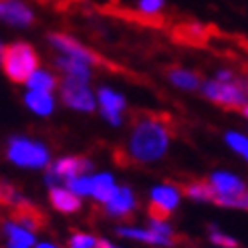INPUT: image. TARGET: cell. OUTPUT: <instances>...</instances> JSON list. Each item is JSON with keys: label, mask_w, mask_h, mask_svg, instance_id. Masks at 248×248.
I'll use <instances>...</instances> for the list:
<instances>
[{"label": "cell", "mask_w": 248, "mask_h": 248, "mask_svg": "<svg viewBox=\"0 0 248 248\" xmlns=\"http://www.w3.org/2000/svg\"><path fill=\"white\" fill-rule=\"evenodd\" d=\"M214 79H218V81H234L236 79V73L230 71V69H218Z\"/></svg>", "instance_id": "30"}, {"label": "cell", "mask_w": 248, "mask_h": 248, "mask_svg": "<svg viewBox=\"0 0 248 248\" xmlns=\"http://www.w3.org/2000/svg\"><path fill=\"white\" fill-rule=\"evenodd\" d=\"M8 159L22 168H45L48 164V150L39 141L15 138L8 145Z\"/></svg>", "instance_id": "4"}, {"label": "cell", "mask_w": 248, "mask_h": 248, "mask_svg": "<svg viewBox=\"0 0 248 248\" xmlns=\"http://www.w3.org/2000/svg\"><path fill=\"white\" fill-rule=\"evenodd\" d=\"M186 196H190L192 200H198V202H214L216 192L210 186V182H194L186 186Z\"/></svg>", "instance_id": "22"}, {"label": "cell", "mask_w": 248, "mask_h": 248, "mask_svg": "<svg viewBox=\"0 0 248 248\" xmlns=\"http://www.w3.org/2000/svg\"><path fill=\"white\" fill-rule=\"evenodd\" d=\"M97 103H99V109H101V115L109 123L119 125L121 111L125 109V97L113 89H109V87H101V89L97 91Z\"/></svg>", "instance_id": "10"}, {"label": "cell", "mask_w": 248, "mask_h": 248, "mask_svg": "<svg viewBox=\"0 0 248 248\" xmlns=\"http://www.w3.org/2000/svg\"><path fill=\"white\" fill-rule=\"evenodd\" d=\"M36 248H57L55 244H48V242H41V244H36Z\"/></svg>", "instance_id": "32"}, {"label": "cell", "mask_w": 248, "mask_h": 248, "mask_svg": "<svg viewBox=\"0 0 248 248\" xmlns=\"http://www.w3.org/2000/svg\"><path fill=\"white\" fill-rule=\"evenodd\" d=\"M119 188L115 186L113 178L109 176V173H99V176H93V192L91 196L95 200L103 202V204H109L113 198L117 196Z\"/></svg>", "instance_id": "16"}, {"label": "cell", "mask_w": 248, "mask_h": 248, "mask_svg": "<svg viewBox=\"0 0 248 248\" xmlns=\"http://www.w3.org/2000/svg\"><path fill=\"white\" fill-rule=\"evenodd\" d=\"M89 170H91L89 159H85V157H63V159H59L57 164H53V168H48L46 182L53 186L57 180H69V178L85 176Z\"/></svg>", "instance_id": "9"}, {"label": "cell", "mask_w": 248, "mask_h": 248, "mask_svg": "<svg viewBox=\"0 0 248 248\" xmlns=\"http://www.w3.org/2000/svg\"><path fill=\"white\" fill-rule=\"evenodd\" d=\"M15 220H16V224H20L22 228H27L31 232L43 226V214L27 204H20V208L15 212Z\"/></svg>", "instance_id": "21"}, {"label": "cell", "mask_w": 248, "mask_h": 248, "mask_svg": "<svg viewBox=\"0 0 248 248\" xmlns=\"http://www.w3.org/2000/svg\"><path fill=\"white\" fill-rule=\"evenodd\" d=\"M0 22L15 29H29L34 22V10L27 0H0Z\"/></svg>", "instance_id": "7"}, {"label": "cell", "mask_w": 248, "mask_h": 248, "mask_svg": "<svg viewBox=\"0 0 248 248\" xmlns=\"http://www.w3.org/2000/svg\"><path fill=\"white\" fill-rule=\"evenodd\" d=\"M2 53H4V45H2V41H0V61H2Z\"/></svg>", "instance_id": "33"}, {"label": "cell", "mask_w": 248, "mask_h": 248, "mask_svg": "<svg viewBox=\"0 0 248 248\" xmlns=\"http://www.w3.org/2000/svg\"><path fill=\"white\" fill-rule=\"evenodd\" d=\"M210 186L214 188L216 196H236L246 192V184L238 176L228 171H214L210 176Z\"/></svg>", "instance_id": "11"}, {"label": "cell", "mask_w": 248, "mask_h": 248, "mask_svg": "<svg viewBox=\"0 0 248 248\" xmlns=\"http://www.w3.org/2000/svg\"><path fill=\"white\" fill-rule=\"evenodd\" d=\"M121 236H127L133 240H141L147 244H155V246H173L171 236H164V234H157L154 230H141V228H119L117 230Z\"/></svg>", "instance_id": "17"}, {"label": "cell", "mask_w": 248, "mask_h": 248, "mask_svg": "<svg viewBox=\"0 0 248 248\" xmlns=\"http://www.w3.org/2000/svg\"><path fill=\"white\" fill-rule=\"evenodd\" d=\"M150 230H154L157 234H164V236H171V226L168 224V222H164V220L152 218L150 220Z\"/></svg>", "instance_id": "29"}, {"label": "cell", "mask_w": 248, "mask_h": 248, "mask_svg": "<svg viewBox=\"0 0 248 248\" xmlns=\"http://www.w3.org/2000/svg\"><path fill=\"white\" fill-rule=\"evenodd\" d=\"M202 93L206 99L214 101L222 107H236L242 109L248 105V95L242 87L240 77L234 81H218V79H208L202 83Z\"/></svg>", "instance_id": "3"}, {"label": "cell", "mask_w": 248, "mask_h": 248, "mask_svg": "<svg viewBox=\"0 0 248 248\" xmlns=\"http://www.w3.org/2000/svg\"><path fill=\"white\" fill-rule=\"evenodd\" d=\"M240 111H242V115H246V117H248V105H244Z\"/></svg>", "instance_id": "34"}, {"label": "cell", "mask_w": 248, "mask_h": 248, "mask_svg": "<svg viewBox=\"0 0 248 248\" xmlns=\"http://www.w3.org/2000/svg\"><path fill=\"white\" fill-rule=\"evenodd\" d=\"M214 204L224 206V208H238V210H248V190L236 196H216Z\"/></svg>", "instance_id": "26"}, {"label": "cell", "mask_w": 248, "mask_h": 248, "mask_svg": "<svg viewBox=\"0 0 248 248\" xmlns=\"http://www.w3.org/2000/svg\"><path fill=\"white\" fill-rule=\"evenodd\" d=\"M69 248H97V240L89 234H75L71 240H69Z\"/></svg>", "instance_id": "28"}, {"label": "cell", "mask_w": 248, "mask_h": 248, "mask_svg": "<svg viewBox=\"0 0 248 248\" xmlns=\"http://www.w3.org/2000/svg\"><path fill=\"white\" fill-rule=\"evenodd\" d=\"M29 87V91H43V93H53L57 87L61 85L57 81V77L53 75L51 71H45V69H36L32 75L29 77V81L24 83Z\"/></svg>", "instance_id": "20"}, {"label": "cell", "mask_w": 248, "mask_h": 248, "mask_svg": "<svg viewBox=\"0 0 248 248\" xmlns=\"http://www.w3.org/2000/svg\"><path fill=\"white\" fill-rule=\"evenodd\" d=\"M4 75L15 83H27L29 77L39 69V55L29 43H10L4 46L2 61H0Z\"/></svg>", "instance_id": "2"}, {"label": "cell", "mask_w": 248, "mask_h": 248, "mask_svg": "<svg viewBox=\"0 0 248 248\" xmlns=\"http://www.w3.org/2000/svg\"><path fill=\"white\" fill-rule=\"evenodd\" d=\"M24 103L27 107L36 115H51L53 109H55V99H53V93H43V91H29L24 95Z\"/></svg>", "instance_id": "15"}, {"label": "cell", "mask_w": 248, "mask_h": 248, "mask_svg": "<svg viewBox=\"0 0 248 248\" xmlns=\"http://www.w3.org/2000/svg\"><path fill=\"white\" fill-rule=\"evenodd\" d=\"M59 89H61V97H63L65 105H69L71 109L87 111V113H89V111H93L95 105H97L95 95L89 89V83L63 77V81H61V85H59Z\"/></svg>", "instance_id": "5"}, {"label": "cell", "mask_w": 248, "mask_h": 248, "mask_svg": "<svg viewBox=\"0 0 248 248\" xmlns=\"http://www.w3.org/2000/svg\"><path fill=\"white\" fill-rule=\"evenodd\" d=\"M166 4H168V0H135V10L141 16L155 18L166 10Z\"/></svg>", "instance_id": "23"}, {"label": "cell", "mask_w": 248, "mask_h": 248, "mask_svg": "<svg viewBox=\"0 0 248 248\" xmlns=\"http://www.w3.org/2000/svg\"><path fill=\"white\" fill-rule=\"evenodd\" d=\"M133 208H135L133 192L127 188V186H123V188H119L117 196L107 204V214H111V216H125V214L131 212Z\"/></svg>", "instance_id": "18"}, {"label": "cell", "mask_w": 248, "mask_h": 248, "mask_svg": "<svg viewBox=\"0 0 248 248\" xmlns=\"http://www.w3.org/2000/svg\"><path fill=\"white\" fill-rule=\"evenodd\" d=\"M97 248H117V246H113V244L107 242V240H97Z\"/></svg>", "instance_id": "31"}, {"label": "cell", "mask_w": 248, "mask_h": 248, "mask_svg": "<svg viewBox=\"0 0 248 248\" xmlns=\"http://www.w3.org/2000/svg\"><path fill=\"white\" fill-rule=\"evenodd\" d=\"M210 240H212V244L220 246V248H238V242L234 240L232 236H228V234L220 232L212 226V234H210Z\"/></svg>", "instance_id": "27"}, {"label": "cell", "mask_w": 248, "mask_h": 248, "mask_svg": "<svg viewBox=\"0 0 248 248\" xmlns=\"http://www.w3.org/2000/svg\"><path fill=\"white\" fill-rule=\"evenodd\" d=\"M65 184H67V188L77 196H91V192H93V178H89V176L69 178V180H65Z\"/></svg>", "instance_id": "24"}, {"label": "cell", "mask_w": 248, "mask_h": 248, "mask_svg": "<svg viewBox=\"0 0 248 248\" xmlns=\"http://www.w3.org/2000/svg\"><path fill=\"white\" fill-rule=\"evenodd\" d=\"M178 204H180V192L173 186H157V188L152 190L150 216L155 220H166Z\"/></svg>", "instance_id": "8"}, {"label": "cell", "mask_w": 248, "mask_h": 248, "mask_svg": "<svg viewBox=\"0 0 248 248\" xmlns=\"http://www.w3.org/2000/svg\"><path fill=\"white\" fill-rule=\"evenodd\" d=\"M224 140L232 147V152H236L238 155H242L248 162V138H246V135H242L238 131H228L224 135Z\"/></svg>", "instance_id": "25"}, {"label": "cell", "mask_w": 248, "mask_h": 248, "mask_svg": "<svg viewBox=\"0 0 248 248\" xmlns=\"http://www.w3.org/2000/svg\"><path fill=\"white\" fill-rule=\"evenodd\" d=\"M168 81L178 87L182 91H196V89H202V79L198 73L190 71V69H184V67H173L168 71Z\"/></svg>", "instance_id": "13"}, {"label": "cell", "mask_w": 248, "mask_h": 248, "mask_svg": "<svg viewBox=\"0 0 248 248\" xmlns=\"http://www.w3.org/2000/svg\"><path fill=\"white\" fill-rule=\"evenodd\" d=\"M48 45H51L59 55H65V57H71V59H77V61H83L87 65H99V57L87 48L83 43H79L75 36L71 34H65V32H51L46 36Z\"/></svg>", "instance_id": "6"}, {"label": "cell", "mask_w": 248, "mask_h": 248, "mask_svg": "<svg viewBox=\"0 0 248 248\" xmlns=\"http://www.w3.org/2000/svg\"><path fill=\"white\" fill-rule=\"evenodd\" d=\"M170 145V131L168 125L159 119H141L135 123L131 140H129V154L138 162H155L159 159Z\"/></svg>", "instance_id": "1"}, {"label": "cell", "mask_w": 248, "mask_h": 248, "mask_svg": "<svg viewBox=\"0 0 248 248\" xmlns=\"http://www.w3.org/2000/svg\"><path fill=\"white\" fill-rule=\"evenodd\" d=\"M55 67L63 73V77L77 79V81H83V83H89V79H91V65L83 63V61L59 55L55 59Z\"/></svg>", "instance_id": "12"}, {"label": "cell", "mask_w": 248, "mask_h": 248, "mask_svg": "<svg viewBox=\"0 0 248 248\" xmlns=\"http://www.w3.org/2000/svg\"><path fill=\"white\" fill-rule=\"evenodd\" d=\"M51 204L59 212L73 214L81 208V200L77 194H73L69 188H51Z\"/></svg>", "instance_id": "14"}, {"label": "cell", "mask_w": 248, "mask_h": 248, "mask_svg": "<svg viewBox=\"0 0 248 248\" xmlns=\"http://www.w3.org/2000/svg\"><path fill=\"white\" fill-rule=\"evenodd\" d=\"M4 232L8 236V248H31L34 244V236L31 234V230L22 228L16 222H6Z\"/></svg>", "instance_id": "19"}]
</instances>
